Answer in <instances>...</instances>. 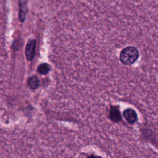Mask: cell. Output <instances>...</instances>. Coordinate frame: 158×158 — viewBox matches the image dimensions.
Returning a JSON list of instances; mask_svg holds the SVG:
<instances>
[{"instance_id":"cell-1","label":"cell","mask_w":158,"mask_h":158,"mask_svg":"<svg viewBox=\"0 0 158 158\" xmlns=\"http://www.w3.org/2000/svg\"><path fill=\"white\" fill-rule=\"evenodd\" d=\"M139 57V52L134 46H127L123 48L120 53V60L125 65H131L135 63Z\"/></svg>"},{"instance_id":"cell-2","label":"cell","mask_w":158,"mask_h":158,"mask_svg":"<svg viewBox=\"0 0 158 158\" xmlns=\"http://www.w3.org/2000/svg\"><path fill=\"white\" fill-rule=\"evenodd\" d=\"M36 48V41L30 40L28 41L25 47V56L28 60L32 61L35 56Z\"/></svg>"},{"instance_id":"cell-3","label":"cell","mask_w":158,"mask_h":158,"mask_svg":"<svg viewBox=\"0 0 158 158\" xmlns=\"http://www.w3.org/2000/svg\"><path fill=\"white\" fill-rule=\"evenodd\" d=\"M123 116L126 121L130 124L134 123L137 120L138 118L137 114L135 110L131 108L125 109L123 112Z\"/></svg>"},{"instance_id":"cell-4","label":"cell","mask_w":158,"mask_h":158,"mask_svg":"<svg viewBox=\"0 0 158 158\" xmlns=\"http://www.w3.org/2000/svg\"><path fill=\"white\" fill-rule=\"evenodd\" d=\"M109 118L114 122H118L121 120V115L118 106H112L109 110Z\"/></svg>"},{"instance_id":"cell-5","label":"cell","mask_w":158,"mask_h":158,"mask_svg":"<svg viewBox=\"0 0 158 158\" xmlns=\"http://www.w3.org/2000/svg\"><path fill=\"white\" fill-rule=\"evenodd\" d=\"M19 20L21 22H24L27 11V1H21L19 2Z\"/></svg>"},{"instance_id":"cell-6","label":"cell","mask_w":158,"mask_h":158,"mask_svg":"<svg viewBox=\"0 0 158 158\" xmlns=\"http://www.w3.org/2000/svg\"><path fill=\"white\" fill-rule=\"evenodd\" d=\"M39 85V80L38 77L33 75L29 78L28 80V86L31 89H35Z\"/></svg>"},{"instance_id":"cell-7","label":"cell","mask_w":158,"mask_h":158,"mask_svg":"<svg viewBox=\"0 0 158 158\" xmlns=\"http://www.w3.org/2000/svg\"><path fill=\"white\" fill-rule=\"evenodd\" d=\"M50 70V67L47 63H42L38 65L37 72L41 75L47 74Z\"/></svg>"},{"instance_id":"cell-8","label":"cell","mask_w":158,"mask_h":158,"mask_svg":"<svg viewBox=\"0 0 158 158\" xmlns=\"http://www.w3.org/2000/svg\"><path fill=\"white\" fill-rule=\"evenodd\" d=\"M87 158H101L100 156H95V155H90L88 156Z\"/></svg>"}]
</instances>
